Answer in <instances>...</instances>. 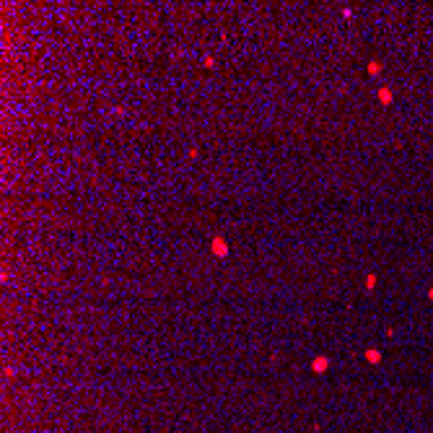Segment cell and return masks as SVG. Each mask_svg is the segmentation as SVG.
<instances>
[{"mask_svg":"<svg viewBox=\"0 0 433 433\" xmlns=\"http://www.w3.org/2000/svg\"><path fill=\"white\" fill-rule=\"evenodd\" d=\"M324 361H327V358H316V363H314V369H316V371H322V369L327 366V363H324Z\"/></svg>","mask_w":433,"mask_h":433,"instance_id":"cell-2","label":"cell"},{"mask_svg":"<svg viewBox=\"0 0 433 433\" xmlns=\"http://www.w3.org/2000/svg\"><path fill=\"white\" fill-rule=\"evenodd\" d=\"M389 99H392V94H389V91L384 88V91H381V101H389Z\"/></svg>","mask_w":433,"mask_h":433,"instance_id":"cell-3","label":"cell"},{"mask_svg":"<svg viewBox=\"0 0 433 433\" xmlns=\"http://www.w3.org/2000/svg\"><path fill=\"white\" fill-rule=\"evenodd\" d=\"M213 252H215V254H221V257H226V252H229V247H226L223 239H218V236L213 239Z\"/></svg>","mask_w":433,"mask_h":433,"instance_id":"cell-1","label":"cell"}]
</instances>
